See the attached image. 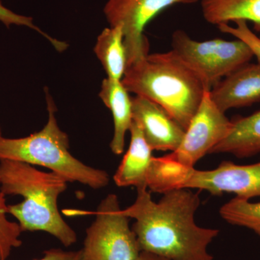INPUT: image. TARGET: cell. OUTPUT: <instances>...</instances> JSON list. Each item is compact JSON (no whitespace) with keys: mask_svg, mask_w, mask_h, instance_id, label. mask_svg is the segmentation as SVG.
Here are the masks:
<instances>
[{"mask_svg":"<svg viewBox=\"0 0 260 260\" xmlns=\"http://www.w3.org/2000/svg\"><path fill=\"white\" fill-rule=\"evenodd\" d=\"M160 185L166 191L200 189L213 195L233 193L237 198L250 200L260 197V161L249 165L223 161L216 169L208 171L169 162L162 169Z\"/></svg>","mask_w":260,"mask_h":260,"instance_id":"5","label":"cell"},{"mask_svg":"<svg viewBox=\"0 0 260 260\" xmlns=\"http://www.w3.org/2000/svg\"><path fill=\"white\" fill-rule=\"evenodd\" d=\"M219 213L227 223L249 229L260 238V202L236 197L225 203Z\"/></svg>","mask_w":260,"mask_h":260,"instance_id":"17","label":"cell"},{"mask_svg":"<svg viewBox=\"0 0 260 260\" xmlns=\"http://www.w3.org/2000/svg\"><path fill=\"white\" fill-rule=\"evenodd\" d=\"M172 46V51L201 78L209 90L254 57L250 48L239 39L198 42L182 30L173 32Z\"/></svg>","mask_w":260,"mask_h":260,"instance_id":"6","label":"cell"},{"mask_svg":"<svg viewBox=\"0 0 260 260\" xmlns=\"http://www.w3.org/2000/svg\"><path fill=\"white\" fill-rule=\"evenodd\" d=\"M200 1L108 0L104 6V13L110 26L122 27L127 67L148 55L150 44L145 36V29L155 17L172 5H192Z\"/></svg>","mask_w":260,"mask_h":260,"instance_id":"8","label":"cell"},{"mask_svg":"<svg viewBox=\"0 0 260 260\" xmlns=\"http://www.w3.org/2000/svg\"><path fill=\"white\" fill-rule=\"evenodd\" d=\"M212 260H213V259H212Z\"/></svg>","mask_w":260,"mask_h":260,"instance_id":"24","label":"cell"},{"mask_svg":"<svg viewBox=\"0 0 260 260\" xmlns=\"http://www.w3.org/2000/svg\"><path fill=\"white\" fill-rule=\"evenodd\" d=\"M93 213L95 219L86 230L82 249L83 260L136 259L141 249L117 195H107Z\"/></svg>","mask_w":260,"mask_h":260,"instance_id":"7","label":"cell"},{"mask_svg":"<svg viewBox=\"0 0 260 260\" xmlns=\"http://www.w3.org/2000/svg\"><path fill=\"white\" fill-rule=\"evenodd\" d=\"M1 137H2L1 129H0V138H1Z\"/></svg>","mask_w":260,"mask_h":260,"instance_id":"23","label":"cell"},{"mask_svg":"<svg viewBox=\"0 0 260 260\" xmlns=\"http://www.w3.org/2000/svg\"><path fill=\"white\" fill-rule=\"evenodd\" d=\"M217 153L232 154L239 158H250L260 153V109L232 120L229 134L210 152Z\"/></svg>","mask_w":260,"mask_h":260,"instance_id":"14","label":"cell"},{"mask_svg":"<svg viewBox=\"0 0 260 260\" xmlns=\"http://www.w3.org/2000/svg\"><path fill=\"white\" fill-rule=\"evenodd\" d=\"M129 148L114 174L113 179L119 187L146 186L147 176L153 159L141 128L133 121L130 126Z\"/></svg>","mask_w":260,"mask_h":260,"instance_id":"12","label":"cell"},{"mask_svg":"<svg viewBox=\"0 0 260 260\" xmlns=\"http://www.w3.org/2000/svg\"><path fill=\"white\" fill-rule=\"evenodd\" d=\"M124 32L120 25L103 30L98 37L94 52L111 79L122 80L127 68L124 43Z\"/></svg>","mask_w":260,"mask_h":260,"instance_id":"16","label":"cell"},{"mask_svg":"<svg viewBox=\"0 0 260 260\" xmlns=\"http://www.w3.org/2000/svg\"><path fill=\"white\" fill-rule=\"evenodd\" d=\"M34 260H83L82 249L64 251L61 249H50L44 251V256Z\"/></svg>","mask_w":260,"mask_h":260,"instance_id":"21","label":"cell"},{"mask_svg":"<svg viewBox=\"0 0 260 260\" xmlns=\"http://www.w3.org/2000/svg\"><path fill=\"white\" fill-rule=\"evenodd\" d=\"M49 118L37 133L21 138H0V160H17L47 168L68 182H79L94 189L109 183V176L102 169L88 167L70 152L68 135L59 128L56 108L49 92H46Z\"/></svg>","mask_w":260,"mask_h":260,"instance_id":"4","label":"cell"},{"mask_svg":"<svg viewBox=\"0 0 260 260\" xmlns=\"http://www.w3.org/2000/svg\"><path fill=\"white\" fill-rule=\"evenodd\" d=\"M210 90H206L199 108L185 130L177 150L168 154L173 161L186 167H194L200 159L230 133L232 121L212 100Z\"/></svg>","mask_w":260,"mask_h":260,"instance_id":"9","label":"cell"},{"mask_svg":"<svg viewBox=\"0 0 260 260\" xmlns=\"http://www.w3.org/2000/svg\"><path fill=\"white\" fill-rule=\"evenodd\" d=\"M135 260H169L162 256L157 255L148 251H141L139 255Z\"/></svg>","mask_w":260,"mask_h":260,"instance_id":"22","label":"cell"},{"mask_svg":"<svg viewBox=\"0 0 260 260\" xmlns=\"http://www.w3.org/2000/svg\"><path fill=\"white\" fill-rule=\"evenodd\" d=\"M68 181L54 172H44L26 162L0 160V189L23 198L8 205V213L18 220L22 232L48 233L65 246L77 242L76 232L61 217L58 199Z\"/></svg>","mask_w":260,"mask_h":260,"instance_id":"2","label":"cell"},{"mask_svg":"<svg viewBox=\"0 0 260 260\" xmlns=\"http://www.w3.org/2000/svg\"><path fill=\"white\" fill-rule=\"evenodd\" d=\"M203 18L208 23L220 24L244 20L260 32V0H200Z\"/></svg>","mask_w":260,"mask_h":260,"instance_id":"15","label":"cell"},{"mask_svg":"<svg viewBox=\"0 0 260 260\" xmlns=\"http://www.w3.org/2000/svg\"><path fill=\"white\" fill-rule=\"evenodd\" d=\"M8 205L5 195L0 189V260H7L15 248L20 247L23 242L20 237L22 232L18 223L8 218Z\"/></svg>","mask_w":260,"mask_h":260,"instance_id":"18","label":"cell"},{"mask_svg":"<svg viewBox=\"0 0 260 260\" xmlns=\"http://www.w3.org/2000/svg\"><path fill=\"white\" fill-rule=\"evenodd\" d=\"M136 189L135 203L123 213L135 220L132 229L141 251L169 260L213 259L208 248L219 230L195 223L199 195L189 189H174L155 202L146 186Z\"/></svg>","mask_w":260,"mask_h":260,"instance_id":"1","label":"cell"},{"mask_svg":"<svg viewBox=\"0 0 260 260\" xmlns=\"http://www.w3.org/2000/svg\"><path fill=\"white\" fill-rule=\"evenodd\" d=\"M132 102L133 121L141 128L151 150L175 151L185 130L155 102L139 95L132 99Z\"/></svg>","mask_w":260,"mask_h":260,"instance_id":"10","label":"cell"},{"mask_svg":"<svg viewBox=\"0 0 260 260\" xmlns=\"http://www.w3.org/2000/svg\"><path fill=\"white\" fill-rule=\"evenodd\" d=\"M234 23H235L234 26L229 24H220L218 25L219 30L245 43L250 48L254 56H256L258 62H260V37L249 28L247 22L237 20Z\"/></svg>","mask_w":260,"mask_h":260,"instance_id":"19","label":"cell"},{"mask_svg":"<svg viewBox=\"0 0 260 260\" xmlns=\"http://www.w3.org/2000/svg\"><path fill=\"white\" fill-rule=\"evenodd\" d=\"M0 22L4 24L5 26L10 28L12 25H18V26H25L29 28H31L36 31L39 32L44 37L47 38L48 40L54 44L53 46H56L57 44L58 41L52 39L45 32H43L39 27H37L34 23V20L31 17L25 16L17 14L11 10L8 9L5 6L0 0Z\"/></svg>","mask_w":260,"mask_h":260,"instance_id":"20","label":"cell"},{"mask_svg":"<svg viewBox=\"0 0 260 260\" xmlns=\"http://www.w3.org/2000/svg\"><path fill=\"white\" fill-rule=\"evenodd\" d=\"M121 83L129 93L158 104L184 130L209 90L172 50L149 54L127 67Z\"/></svg>","mask_w":260,"mask_h":260,"instance_id":"3","label":"cell"},{"mask_svg":"<svg viewBox=\"0 0 260 260\" xmlns=\"http://www.w3.org/2000/svg\"><path fill=\"white\" fill-rule=\"evenodd\" d=\"M210 93L212 100L224 113L260 102V62L241 67L220 80Z\"/></svg>","mask_w":260,"mask_h":260,"instance_id":"11","label":"cell"},{"mask_svg":"<svg viewBox=\"0 0 260 260\" xmlns=\"http://www.w3.org/2000/svg\"><path fill=\"white\" fill-rule=\"evenodd\" d=\"M99 97L112 112L114 136L110 143L112 153L121 155L124 150L125 135L133 123V102L129 92L120 80L105 78L102 81Z\"/></svg>","mask_w":260,"mask_h":260,"instance_id":"13","label":"cell"}]
</instances>
